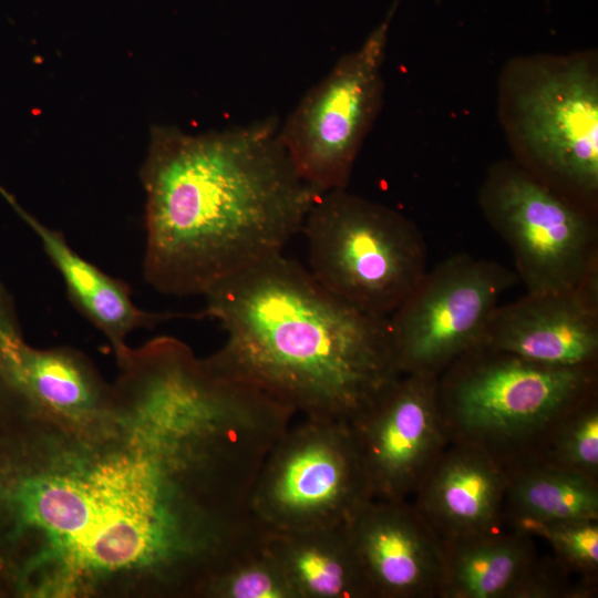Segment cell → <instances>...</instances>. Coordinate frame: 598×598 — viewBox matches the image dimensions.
Returning a JSON list of instances; mask_svg holds the SVG:
<instances>
[{"mask_svg": "<svg viewBox=\"0 0 598 598\" xmlns=\"http://www.w3.org/2000/svg\"><path fill=\"white\" fill-rule=\"evenodd\" d=\"M72 417L0 386V597H198L252 529L265 456L244 391L183 341L130 349Z\"/></svg>", "mask_w": 598, "mask_h": 598, "instance_id": "obj_1", "label": "cell"}, {"mask_svg": "<svg viewBox=\"0 0 598 598\" xmlns=\"http://www.w3.org/2000/svg\"><path fill=\"white\" fill-rule=\"evenodd\" d=\"M267 117L189 134L152 130L141 169L145 280L158 292L205 295L282 254L319 195L299 175Z\"/></svg>", "mask_w": 598, "mask_h": 598, "instance_id": "obj_2", "label": "cell"}, {"mask_svg": "<svg viewBox=\"0 0 598 598\" xmlns=\"http://www.w3.org/2000/svg\"><path fill=\"white\" fill-rule=\"evenodd\" d=\"M204 297L203 316L226 332L209 363L295 413L350 423L402 375L388 318L341 300L282 254Z\"/></svg>", "mask_w": 598, "mask_h": 598, "instance_id": "obj_3", "label": "cell"}, {"mask_svg": "<svg viewBox=\"0 0 598 598\" xmlns=\"http://www.w3.org/2000/svg\"><path fill=\"white\" fill-rule=\"evenodd\" d=\"M597 386V365H545L483 343L437 377L450 442L480 447L505 467L533 460L558 421Z\"/></svg>", "mask_w": 598, "mask_h": 598, "instance_id": "obj_4", "label": "cell"}, {"mask_svg": "<svg viewBox=\"0 0 598 598\" xmlns=\"http://www.w3.org/2000/svg\"><path fill=\"white\" fill-rule=\"evenodd\" d=\"M301 231L315 279L368 313L388 318L427 270V246L417 227L346 188L319 194Z\"/></svg>", "mask_w": 598, "mask_h": 598, "instance_id": "obj_5", "label": "cell"}, {"mask_svg": "<svg viewBox=\"0 0 598 598\" xmlns=\"http://www.w3.org/2000/svg\"><path fill=\"white\" fill-rule=\"evenodd\" d=\"M373 499L350 424L307 417L267 454L250 511L267 533L348 525Z\"/></svg>", "mask_w": 598, "mask_h": 598, "instance_id": "obj_6", "label": "cell"}, {"mask_svg": "<svg viewBox=\"0 0 598 598\" xmlns=\"http://www.w3.org/2000/svg\"><path fill=\"white\" fill-rule=\"evenodd\" d=\"M519 281L504 265L458 252L425 271L388 317L402 374L439 377L483 343L502 296Z\"/></svg>", "mask_w": 598, "mask_h": 598, "instance_id": "obj_7", "label": "cell"}, {"mask_svg": "<svg viewBox=\"0 0 598 598\" xmlns=\"http://www.w3.org/2000/svg\"><path fill=\"white\" fill-rule=\"evenodd\" d=\"M481 203L527 292L569 291L598 279L592 218L548 185L523 171L502 169L486 183Z\"/></svg>", "mask_w": 598, "mask_h": 598, "instance_id": "obj_8", "label": "cell"}, {"mask_svg": "<svg viewBox=\"0 0 598 598\" xmlns=\"http://www.w3.org/2000/svg\"><path fill=\"white\" fill-rule=\"evenodd\" d=\"M386 32L383 23L360 48L341 56L279 125L293 166L319 194L347 186L379 107Z\"/></svg>", "mask_w": 598, "mask_h": 598, "instance_id": "obj_9", "label": "cell"}, {"mask_svg": "<svg viewBox=\"0 0 598 598\" xmlns=\"http://www.w3.org/2000/svg\"><path fill=\"white\" fill-rule=\"evenodd\" d=\"M349 424L373 499H411L451 443L436 377L402 374Z\"/></svg>", "mask_w": 598, "mask_h": 598, "instance_id": "obj_10", "label": "cell"}, {"mask_svg": "<svg viewBox=\"0 0 598 598\" xmlns=\"http://www.w3.org/2000/svg\"><path fill=\"white\" fill-rule=\"evenodd\" d=\"M523 141L539 165L580 196L598 188V84L585 63L542 78L517 103Z\"/></svg>", "mask_w": 598, "mask_h": 598, "instance_id": "obj_11", "label": "cell"}, {"mask_svg": "<svg viewBox=\"0 0 598 598\" xmlns=\"http://www.w3.org/2000/svg\"><path fill=\"white\" fill-rule=\"evenodd\" d=\"M443 547L439 598H590L597 594L596 584L574 582L571 574L581 573L556 556L540 558L534 537L515 529L501 527Z\"/></svg>", "mask_w": 598, "mask_h": 598, "instance_id": "obj_12", "label": "cell"}, {"mask_svg": "<svg viewBox=\"0 0 598 598\" xmlns=\"http://www.w3.org/2000/svg\"><path fill=\"white\" fill-rule=\"evenodd\" d=\"M371 598H439L441 538L411 499H371L347 525Z\"/></svg>", "mask_w": 598, "mask_h": 598, "instance_id": "obj_13", "label": "cell"}, {"mask_svg": "<svg viewBox=\"0 0 598 598\" xmlns=\"http://www.w3.org/2000/svg\"><path fill=\"white\" fill-rule=\"evenodd\" d=\"M483 344L545 365H597L598 279L569 291H526L499 305Z\"/></svg>", "mask_w": 598, "mask_h": 598, "instance_id": "obj_14", "label": "cell"}, {"mask_svg": "<svg viewBox=\"0 0 598 598\" xmlns=\"http://www.w3.org/2000/svg\"><path fill=\"white\" fill-rule=\"evenodd\" d=\"M0 386L37 409L72 417L100 412L112 393L82 352L38 349L24 340L14 299L1 280Z\"/></svg>", "mask_w": 598, "mask_h": 598, "instance_id": "obj_15", "label": "cell"}, {"mask_svg": "<svg viewBox=\"0 0 598 598\" xmlns=\"http://www.w3.org/2000/svg\"><path fill=\"white\" fill-rule=\"evenodd\" d=\"M507 470L486 451L450 443L411 501L443 543L504 524Z\"/></svg>", "mask_w": 598, "mask_h": 598, "instance_id": "obj_16", "label": "cell"}, {"mask_svg": "<svg viewBox=\"0 0 598 598\" xmlns=\"http://www.w3.org/2000/svg\"><path fill=\"white\" fill-rule=\"evenodd\" d=\"M39 238L44 252L60 274L70 301L109 341L117 364L130 351L127 337L171 316L138 308L126 282L116 279L83 258L64 235L19 209Z\"/></svg>", "mask_w": 598, "mask_h": 598, "instance_id": "obj_17", "label": "cell"}, {"mask_svg": "<svg viewBox=\"0 0 598 598\" xmlns=\"http://www.w3.org/2000/svg\"><path fill=\"white\" fill-rule=\"evenodd\" d=\"M297 598H371L347 525L267 533Z\"/></svg>", "mask_w": 598, "mask_h": 598, "instance_id": "obj_18", "label": "cell"}, {"mask_svg": "<svg viewBox=\"0 0 598 598\" xmlns=\"http://www.w3.org/2000/svg\"><path fill=\"white\" fill-rule=\"evenodd\" d=\"M507 470L504 524L598 519V482L539 462Z\"/></svg>", "mask_w": 598, "mask_h": 598, "instance_id": "obj_19", "label": "cell"}, {"mask_svg": "<svg viewBox=\"0 0 598 598\" xmlns=\"http://www.w3.org/2000/svg\"><path fill=\"white\" fill-rule=\"evenodd\" d=\"M266 536L216 570L202 598H297L282 567L266 547Z\"/></svg>", "mask_w": 598, "mask_h": 598, "instance_id": "obj_20", "label": "cell"}, {"mask_svg": "<svg viewBox=\"0 0 598 598\" xmlns=\"http://www.w3.org/2000/svg\"><path fill=\"white\" fill-rule=\"evenodd\" d=\"M539 462L598 482V392L567 412L536 456Z\"/></svg>", "mask_w": 598, "mask_h": 598, "instance_id": "obj_21", "label": "cell"}, {"mask_svg": "<svg viewBox=\"0 0 598 598\" xmlns=\"http://www.w3.org/2000/svg\"><path fill=\"white\" fill-rule=\"evenodd\" d=\"M508 527L545 539L559 560L597 579L598 519L528 520Z\"/></svg>", "mask_w": 598, "mask_h": 598, "instance_id": "obj_22", "label": "cell"}]
</instances>
